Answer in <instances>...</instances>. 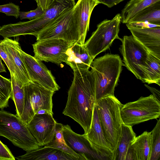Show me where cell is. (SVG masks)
Here are the masks:
<instances>
[{
  "instance_id": "obj_1",
  "label": "cell",
  "mask_w": 160,
  "mask_h": 160,
  "mask_svg": "<svg viewBox=\"0 0 160 160\" xmlns=\"http://www.w3.org/2000/svg\"><path fill=\"white\" fill-rule=\"evenodd\" d=\"M73 71L74 77L62 113L79 124L86 134L90 130L95 104L94 78L89 69Z\"/></svg>"
},
{
  "instance_id": "obj_2",
  "label": "cell",
  "mask_w": 160,
  "mask_h": 160,
  "mask_svg": "<svg viewBox=\"0 0 160 160\" xmlns=\"http://www.w3.org/2000/svg\"><path fill=\"white\" fill-rule=\"evenodd\" d=\"M75 0H51L39 17L26 22H19L0 27V36L4 38L31 35L36 37L61 14L73 8Z\"/></svg>"
},
{
  "instance_id": "obj_3",
  "label": "cell",
  "mask_w": 160,
  "mask_h": 160,
  "mask_svg": "<svg viewBox=\"0 0 160 160\" xmlns=\"http://www.w3.org/2000/svg\"><path fill=\"white\" fill-rule=\"evenodd\" d=\"M95 80L96 103L101 98L114 96L124 63L118 54H107L95 59L91 64Z\"/></svg>"
},
{
  "instance_id": "obj_4",
  "label": "cell",
  "mask_w": 160,
  "mask_h": 160,
  "mask_svg": "<svg viewBox=\"0 0 160 160\" xmlns=\"http://www.w3.org/2000/svg\"><path fill=\"white\" fill-rule=\"evenodd\" d=\"M95 104L105 138L115 158L122 136L120 109L123 104L114 96L102 98Z\"/></svg>"
},
{
  "instance_id": "obj_5",
  "label": "cell",
  "mask_w": 160,
  "mask_h": 160,
  "mask_svg": "<svg viewBox=\"0 0 160 160\" xmlns=\"http://www.w3.org/2000/svg\"><path fill=\"white\" fill-rule=\"evenodd\" d=\"M0 136L26 152L40 147L25 123L16 115L3 109L0 110Z\"/></svg>"
},
{
  "instance_id": "obj_6",
  "label": "cell",
  "mask_w": 160,
  "mask_h": 160,
  "mask_svg": "<svg viewBox=\"0 0 160 160\" xmlns=\"http://www.w3.org/2000/svg\"><path fill=\"white\" fill-rule=\"evenodd\" d=\"M37 40L57 39L79 43V35L74 7L63 12L36 37Z\"/></svg>"
},
{
  "instance_id": "obj_7",
  "label": "cell",
  "mask_w": 160,
  "mask_h": 160,
  "mask_svg": "<svg viewBox=\"0 0 160 160\" xmlns=\"http://www.w3.org/2000/svg\"><path fill=\"white\" fill-rule=\"evenodd\" d=\"M120 114L124 124L132 126L160 116V101L152 94L123 105Z\"/></svg>"
},
{
  "instance_id": "obj_8",
  "label": "cell",
  "mask_w": 160,
  "mask_h": 160,
  "mask_svg": "<svg viewBox=\"0 0 160 160\" xmlns=\"http://www.w3.org/2000/svg\"><path fill=\"white\" fill-rule=\"evenodd\" d=\"M120 13H118L112 19H105L97 25V29L84 45L93 60L100 53L108 49L113 41L118 39L120 24Z\"/></svg>"
},
{
  "instance_id": "obj_9",
  "label": "cell",
  "mask_w": 160,
  "mask_h": 160,
  "mask_svg": "<svg viewBox=\"0 0 160 160\" xmlns=\"http://www.w3.org/2000/svg\"><path fill=\"white\" fill-rule=\"evenodd\" d=\"M63 133L67 145L83 160H115L112 151L94 144L86 134L76 133L69 125H63Z\"/></svg>"
},
{
  "instance_id": "obj_10",
  "label": "cell",
  "mask_w": 160,
  "mask_h": 160,
  "mask_svg": "<svg viewBox=\"0 0 160 160\" xmlns=\"http://www.w3.org/2000/svg\"><path fill=\"white\" fill-rule=\"evenodd\" d=\"M120 50L127 69L138 79L148 83L144 69L150 52L132 35L124 36Z\"/></svg>"
},
{
  "instance_id": "obj_11",
  "label": "cell",
  "mask_w": 160,
  "mask_h": 160,
  "mask_svg": "<svg viewBox=\"0 0 160 160\" xmlns=\"http://www.w3.org/2000/svg\"><path fill=\"white\" fill-rule=\"evenodd\" d=\"M24 111L23 121L26 125L40 109H45L53 114L52 97L54 92L31 81L23 86Z\"/></svg>"
},
{
  "instance_id": "obj_12",
  "label": "cell",
  "mask_w": 160,
  "mask_h": 160,
  "mask_svg": "<svg viewBox=\"0 0 160 160\" xmlns=\"http://www.w3.org/2000/svg\"><path fill=\"white\" fill-rule=\"evenodd\" d=\"M72 44L64 40L52 39L38 40L32 45L34 57L41 61L58 65L64 62L66 52Z\"/></svg>"
},
{
  "instance_id": "obj_13",
  "label": "cell",
  "mask_w": 160,
  "mask_h": 160,
  "mask_svg": "<svg viewBox=\"0 0 160 160\" xmlns=\"http://www.w3.org/2000/svg\"><path fill=\"white\" fill-rule=\"evenodd\" d=\"M20 53L31 81L54 92L59 90L60 87L54 77L42 61L26 53L21 48Z\"/></svg>"
},
{
  "instance_id": "obj_14",
  "label": "cell",
  "mask_w": 160,
  "mask_h": 160,
  "mask_svg": "<svg viewBox=\"0 0 160 160\" xmlns=\"http://www.w3.org/2000/svg\"><path fill=\"white\" fill-rule=\"evenodd\" d=\"M52 115L50 113L35 114L27 124L29 131L40 147L50 142L53 138L57 122Z\"/></svg>"
},
{
  "instance_id": "obj_15",
  "label": "cell",
  "mask_w": 160,
  "mask_h": 160,
  "mask_svg": "<svg viewBox=\"0 0 160 160\" xmlns=\"http://www.w3.org/2000/svg\"><path fill=\"white\" fill-rule=\"evenodd\" d=\"M133 37L151 53L160 59V27L147 28L126 24Z\"/></svg>"
},
{
  "instance_id": "obj_16",
  "label": "cell",
  "mask_w": 160,
  "mask_h": 160,
  "mask_svg": "<svg viewBox=\"0 0 160 160\" xmlns=\"http://www.w3.org/2000/svg\"><path fill=\"white\" fill-rule=\"evenodd\" d=\"M18 41V38L13 40L6 38L0 40V43L13 62L16 75L23 86L31 81L20 54L21 48Z\"/></svg>"
},
{
  "instance_id": "obj_17",
  "label": "cell",
  "mask_w": 160,
  "mask_h": 160,
  "mask_svg": "<svg viewBox=\"0 0 160 160\" xmlns=\"http://www.w3.org/2000/svg\"><path fill=\"white\" fill-rule=\"evenodd\" d=\"M100 4L99 0H78L74 6L79 35V43L84 44L89 29L92 13L94 8Z\"/></svg>"
},
{
  "instance_id": "obj_18",
  "label": "cell",
  "mask_w": 160,
  "mask_h": 160,
  "mask_svg": "<svg viewBox=\"0 0 160 160\" xmlns=\"http://www.w3.org/2000/svg\"><path fill=\"white\" fill-rule=\"evenodd\" d=\"M64 62L74 71L89 69L93 60L90 56L84 44L76 43L67 50Z\"/></svg>"
},
{
  "instance_id": "obj_19",
  "label": "cell",
  "mask_w": 160,
  "mask_h": 160,
  "mask_svg": "<svg viewBox=\"0 0 160 160\" xmlns=\"http://www.w3.org/2000/svg\"><path fill=\"white\" fill-rule=\"evenodd\" d=\"M15 158L19 160H79L59 150L45 146L27 152L25 154Z\"/></svg>"
},
{
  "instance_id": "obj_20",
  "label": "cell",
  "mask_w": 160,
  "mask_h": 160,
  "mask_svg": "<svg viewBox=\"0 0 160 160\" xmlns=\"http://www.w3.org/2000/svg\"><path fill=\"white\" fill-rule=\"evenodd\" d=\"M86 134L88 138L94 144L112 151L105 138L96 104L93 108L90 130Z\"/></svg>"
},
{
  "instance_id": "obj_21",
  "label": "cell",
  "mask_w": 160,
  "mask_h": 160,
  "mask_svg": "<svg viewBox=\"0 0 160 160\" xmlns=\"http://www.w3.org/2000/svg\"><path fill=\"white\" fill-rule=\"evenodd\" d=\"M151 141V132L146 131L132 142L130 145L136 153L137 160H149Z\"/></svg>"
},
{
  "instance_id": "obj_22",
  "label": "cell",
  "mask_w": 160,
  "mask_h": 160,
  "mask_svg": "<svg viewBox=\"0 0 160 160\" xmlns=\"http://www.w3.org/2000/svg\"><path fill=\"white\" fill-rule=\"evenodd\" d=\"M160 0H130L121 11V22L128 23L130 19L148 6Z\"/></svg>"
},
{
  "instance_id": "obj_23",
  "label": "cell",
  "mask_w": 160,
  "mask_h": 160,
  "mask_svg": "<svg viewBox=\"0 0 160 160\" xmlns=\"http://www.w3.org/2000/svg\"><path fill=\"white\" fill-rule=\"evenodd\" d=\"M12 82L11 98L16 108V115L23 121L24 111V93L23 86L16 74L10 72Z\"/></svg>"
},
{
  "instance_id": "obj_24",
  "label": "cell",
  "mask_w": 160,
  "mask_h": 160,
  "mask_svg": "<svg viewBox=\"0 0 160 160\" xmlns=\"http://www.w3.org/2000/svg\"><path fill=\"white\" fill-rule=\"evenodd\" d=\"M140 22L160 25V2L151 4L140 11L128 23Z\"/></svg>"
},
{
  "instance_id": "obj_25",
  "label": "cell",
  "mask_w": 160,
  "mask_h": 160,
  "mask_svg": "<svg viewBox=\"0 0 160 160\" xmlns=\"http://www.w3.org/2000/svg\"><path fill=\"white\" fill-rule=\"evenodd\" d=\"M63 125L56 122L54 135L52 140L45 146L53 148L83 160L82 157L71 149L66 143L63 136Z\"/></svg>"
},
{
  "instance_id": "obj_26",
  "label": "cell",
  "mask_w": 160,
  "mask_h": 160,
  "mask_svg": "<svg viewBox=\"0 0 160 160\" xmlns=\"http://www.w3.org/2000/svg\"><path fill=\"white\" fill-rule=\"evenodd\" d=\"M136 137L132 126L122 123L121 138L116 152L115 160H125L129 147Z\"/></svg>"
},
{
  "instance_id": "obj_27",
  "label": "cell",
  "mask_w": 160,
  "mask_h": 160,
  "mask_svg": "<svg viewBox=\"0 0 160 160\" xmlns=\"http://www.w3.org/2000/svg\"><path fill=\"white\" fill-rule=\"evenodd\" d=\"M144 72L148 84L155 83L160 86V59L150 52Z\"/></svg>"
},
{
  "instance_id": "obj_28",
  "label": "cell",
  "mask_w": 160,
  "mask_h": 160,
  "mask_svg": "<svg viewBox=\"0 0 160 160\" xmlns=\"http://www.w3.org/2000/svg\"><path fill=\"white\" fill-rule=\"evenodd\" d=\"M12 94L11 79L0 75V108L3 109L8 107L9 99Z\"/></svg>"
},
{
  "instance_id": "obj_29",
  "label": "cell",
  "mask_w": 160,
  "mask_h": 160,
  "mask_svg": "<svg viewBox=\"0 0 160 160\" xmlns=\"http://www.w3.org/2000/svg\"><path fill=\"white\" fill-rule=\"evenodd\" d=\"M151 152L149 160H158L160 157V119L151 131Z\"/></svg>"
},
{
  "instance_id": "obj_30",
  "label": "cell",
  "mask_w": 160,
  "mask_h": 160,
  "mask_svg": "<svg viewBox=\"0 0 160 160\" xmlns=\"http://www.w3.org/2000/svg\"><path fill=\"white\" fill-rule=\"evenodd\" d=\"M20 9L18 5L12 2L0 5V12L7 16H13L16 18L19 17Z\"/></svg>"
},
{
  "instance_id": "obj_31",
  "label": "cell",
  "mask_w": 160,
  "mask_h": 160,
  "mask_svg": "<svg viewBox=\"0 0 160 160\" xmlns=\"http://www.w3.org/2000/svg\"><path fill=\"white\" fill-rule=\"evenodd\" d=\"M45 10L40 6H37L35 10L28 12H20L19 17L21 20L28 19L30 20L37 18L41 16Z\"/></svg>"
},
{
  "instance_id": "obj_32",
  "label": "cell",
  "mask_w": 160,
  "mask_h": 160,
  "mask_svg": "<svg viewBox=\"0 0 160 160\" xmlns=\"http://www.w3.org/2000/svg\"><path fill=\"white\" fill-rule=\"evenodd\" d=\"M13 156L8 147L0 140V160H15Z\"/></svg>"
},
{
  "instance_id": "obj_33",
  "label": "cell",
  "mask_w": 160,
  "mask_h": 160,
  "mask_svg": "<svg viewBox=\"0 0 160 160\" xmlns=\"http://www.w3.org/2000/svg\"><path fill=\"white\" fill-rule=\"evenodd\" d=\"M0 56L6 64L10 72H12L14 74H16L15 68L13 64L8 57L5 51L0 43Z\"/></svg>"
},
{
  "instance_id": "obj_34",
  "label": "cell",
  "mask_w": 160,
  "mask_h": 160,
  "mask_svg": "<svg viewBox=\"0 0 160 160\" xmlns=\"http://www.w3.org/2000/svg\"><path fill=\"white\" fill-rule=\"evenodd\" d=\"M127 24L131 26L143 28H153L157 27H160V25L152 24L147 22H136L128 23Z\"/></svg>"
},
{
  "instance_id": "obj_35",
  "label": "cell",
  "mask_w": 160,
  "mask_h": 160,
  "mask_svg": "<svg viewBox=\"0 0 160 160\" xmlns=\"http://www.w3.org/2000/svg\"><path fill=\"white\" fill-rule=\"evenodd\" d=\"M100 4H102L111 8L124 1L125 0H99Z\"/></svg>"
},
{
  "instance_id": "obj_36",
  "label": "cell",
  "mask_w": 160,
  "mask_h": 160,
  "mask_svg": "<svg viewBox=\"0 0 160 160\" xmlns=\"http://www.w3.org/2000/svg\"><path fill=\"white\" fill-rule=\"evenodd\" d=\"M51 0H36L37 6H40L45 10L50 3Z\"/></svg>"
},
{
  "instance_id": "obj_37",
  "label": "cell",
  "mask_w": 160,
  "mask_h": 160,
  "mask_svg": "<svg viewBox=\"0 0 160 160\" xmlns=\"http://www.w3.org/2000/svg\"><path fill=\"white\" fill-rule=\"evenodd\" d=\"M145 86L152 93V95L160 101V91L155 88L150 87L146 84H145Z\"/></svg>"
},
{
  "instance_id": "obj_38",
  "label": "cell",
  "mask_w": 160,
  "mask_h": 160,
  "mask_svg": "<svg viewBox=\"0 0 160 160\" xmlns=\"http://www.w3.org/2000/svg\"><path fill=\"white\" fill-rule=\"evenodd\" d=\"M2 58L0 56V73L6 72L4 65L2 62Z\"/></svg>"
},
{
  "instance_id": "obj_39",
  "label": "cell",
  "mask_w": 160,
  "mask_h": 160,
  "mask_svg": "<svg viewBox=\"0 0 160 160\" xmlns=\"http://www.w3.org/2000/svg\"><path fill=\"white\" fill-rule=\"evenodd\" d=\"M52 113L50 112L49 111H48V110H47L42 109H39L36 114H43L47 113Z\"/></svg>"
},
{
  "instance_id": "obj_40",
  "label": "cell",
  "mask_w": 160,
  "mask_h": 160,
  "mask_svg": "<svg viewBox=\"0 0 160 160\" xmlns=\"http://www.w3.org/2000/svg\"><path fill=\"white\" fill-rule=\"evenodd\" d=\"M35 0V1H36V0Z\"/></svg>"
}]
</instances>
